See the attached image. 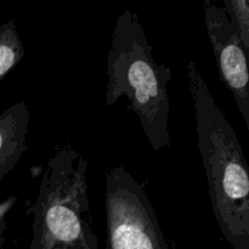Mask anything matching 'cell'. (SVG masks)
<instances>
[{
    "mask_svg": "<svg viewBox=\"0 0 249 249\" xmlns=\"http://www.w3.org/2000/svg\"><path fill=\"white\" fill-rule=\"evenodd\" d=\"M187 83L197 139L216 223L232 249H249V172L232 125L218 107L195 61Z\"/></svg>",
    "mask_w": 249,
    "mask_h": 249,
    "instance_id": "6da1fadb",
    "label": "cell"
},
{
    "mask_svg": "<svg viewBox=\"0 0 249 249\" xmlns=\"http://www.w3.org/2000/svg\"><path fill=\"white\" fill-rule=\"evenodd\" d=\"M105 101L111 107L119 99L129 101L151 147L162 151L172 145L168 83L172 70L156 62L153 46L136 12L124 10L117 18L107 56Z\"/></svg>",
    "mask_w": 249,
    "mask_h": 249,
    "instance_id": "7a4b0ae2",
    "label": "cell"
},
{
    "mask_svg": "<svg viewBox=\"0 0 249 249\" xmlns=\"http://www.w3.org/2000/svg\"><path fill=\"white\" fill-rule=\"evenodd\" d=\"M87 177L88 160L71 145L51 156L33 207L31 249H97Z\"/></svg>",
    "mask_w": 249,
    "mask_h": 249,
    "instance_id": "3957f363",
    "label": "cell"
},
{
    "mask_svg": "<svg viewBox=\"0 0 249 249\" xmlns=\"http://www.w3.org/2000/svg\"><path fill=\"white\" fill-rule=\"evenodd\" d=\"M107 249H169L143 185L123 165L106 173Z\"/></svg>",
    "mask_w": 249,
    "mask_h": 249,
    "instance_id": "277c9868",
    "label": "cell"
},
{
    "mask_svg": "<svg viewBox=\"0 0 249 249\" xmlns=\"http://www.w3.org/2000/svg\"><path fill=\"white\" fill-rule=\"evenodd\" d=\"M204 21L220 79L232 94L249 130V71L245 49L233 32L223 6L206 0Z\"/></svg>",
    "mask_w": 249,
    "mask_h": 249,
    "instance_id": "5b68a950",
    "label": "cell"
},
{
    "mask_svg": "<svg viewBox=\"0 0 249 249\" xmlns=\"http://www.w3.org/2000/svg\"><path fill=\"white\" fill-rule=\"evenodd\" d=\"M28 125L29 108L24 100L0 113V181L27 151Z\"/></svg>",
    "mask_w": 249,
    "mask_h": 249,
    "instance_id": "8992f818",
    "label": "cell"
},
{
    "mask_svg": "<svg viewBox=\"0 0 249 249\" xmlns=\"http://www.w3.org/2000/svg\"><path fill=\"white\" fill-rule=\"evenodd\" d=\"M26 49L17 32L16 23L9 21L0 26V82L18 66Z\"/></svg>",
    "mask_w": 249,
    "mask_h": 249,
    "instance_id": "52a82bcc",
    "label": "cell"
},
{
    "mask_svg": "<svg viewBox=\"0 0 249 249\" xmlns=\"http://www.w3.org/2000/svg\"><path fill=\"white\" fill-rule=\"evenodd\" d=\"M223 9L228 15L233 32L240 39L243 49L249 51V1L248 0H224Z\"/></svg>",
    "mask_w": 249,
    "mask_h": 249,
    "instance_id": "ba28073f",
    "label": "cell"
},
{
    "mask_svg": "<svg viewBox=\"0 0 249 249\" xmlns=\"http://www.w3.org/2000/svg\"><path fill=\"white\" fill-rule=\"evenodd\" d=\"M17 203L16 196H10L0 202V245L5 242V232L7 229V215Z\"/></svg>",
    "mask_w": 249,
    "mask_h": 249,
    "instance_id": "9c48e42d",
    "label": "cell"
}]
</instances>
